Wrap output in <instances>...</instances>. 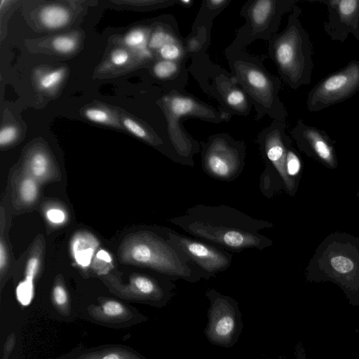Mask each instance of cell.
I'll return each instance as SVG.
<instances>
[{
	"mask_svg": "<svg viewBox=\"0 0 359 359\" xmlns=\"http://www.w3.org/2000/svg\"><path fill=\"white\" fill-rule=\"evenodd\" d=\"M194 238L238 253L255 248L262 250L273 241L260 231L273 227L269 221L255 219L226 205L198 204L169 219Z\"/></svg>",
	"mask_w": 359,
	"mask_h": 359,
	"instance_id": "obj_1",
	"label": "cell"
},
{
	"mask_svg": "<svg viewBox=\"0 0 359 359\" xmlns=\"http://www.w3.org/2000/svg\"><path fill=\"white\" fill-rule=\"evenodd\" d=\"M168 229H147L127 236L118 248L120 262L151 270L174 281L195 283L215 277L194 263L170 240Z\"/></svg>",
	"mask_w": 359,
	"mask_h": 359,
	"instance_id": "obj_2",
	"label": "cell"
},
{
	"mask_svg": "<svg viewBox=\"0 0 359 359\" xmlns=\"http://www.w3.org/2000/svg\"><path fill=\"white\" fill-rule=\"evenodd\" d=\"M301 9L294 6L285 30L277 39L274 56L287 83L294 89L311 83L314 67L313 45L299 17Z\"/></svg>",
	"mask_w": 359,
	"mask_h": 359,
	"instance_id": "obj_3",
	"label": "cell"
},
{
	"mask_svg": "<svg viewBox=\"0 0 359 359\" xmlns=\"http://www.w3.org/2000/svg\"><path fill=\"white\" fill-rule=\"evenodd\" d=\"M102 280L109 291L120 298L157 308L167 305L176 289L174 280L157 272L134 274L127 283L109 274L103 276Z\"/></svg>",
	"mask_w": 359,
	"mask_h": 359,
	"instance_id": "obj_4",
	"label": "cell"
},
{
	"mask_svg": "<svg viewBox=\"0 0 359 359\" xmlns=\"http://www.w3.org/2000/svg\"><path fill=\"white\" fill-rule=\"evenodd\" d=\"M210 306L204 333L208 341L224 348L233 346L238 340L243 325L238 303L217 290L208 289L205 294Z\"/></svg>",
	"mask_w": 359,
	"mask_h": 359,
	"instance_id": "obj_5",
	"label": "cell"
},
{
	"mask_svg": "<svg viewBox=\"0 0 359 359\" xmlns=\"http://www.w3.org/2000/svg\"><path fill=\"white\" fill-rule=\"evenodd\" d=\"M358 91L359 61L353 60L325 77L311 89L307 97V108L316 112L350 98Z\"/></svg>",
	"mask_w": 359,
	"mask_h": 359,
	"instance_id": "obj_6",
	"label": "cell"
},
{
	"mask_svg": "<svg viewBox=\"0 0 359 359\" xmlns=\"http://www.w3.org/2000/svg\"><path fill=\"white\" fill-rule=\"evenodd\" d=\"M244 156L241 147L224 140H214L203 150V170L215 180L233 181L243 172L245 166Z\"/></svg>",
	"mask_w": 359,
	"mask_h": 359,
	"instance_id": "obj_7",
	"label": "cell"
},
{
	"mask_svg": "<svg viewBox=\"0 0 359 359\" xmlns=\"http://www.w3.org/2000/svg\"><path fill=\"white\" fill-rule=\"evenodd\" d=\"M170 240L205 271L216 276L231 266L232 252L210 243L187 236L173 229H168Z\"/></svg>",
	"mask_w": 359,
	"mask_h": 359,
	"instance_id": "obj_8",
	"label": "cell"
},
{
	"mask_svg": "<svg viewBox=\"0 0 359 359\" xmlns=\"http://www.w3.org/2000/svg\"><path fill=\"white\" fill-rule=\"evenodd\" d=\"M83 314L95 324L114 329L130 327L148 320L136 308L109 297L99 298L96 304L88 306Z\"/></svg>",
	"mask_w": 359,
	"mask_h": 359,
	"instance_id": "obj_9",
	"label": "cell"
},
{
	"mask_svg": "<svg viewBox=\"0 0 359 359\" xmlns=\"http://www.w3.org/2000/svg\"><path fill=\"white\" fill-rule=\"evenodd\" d=\"M327 6V20L323 28L333 41L344 42L351 34L359 41V0L313 1Z\"/></svg>",
	"mask_w": 359,
	"mask_h": 359,
	"instance_id": "obj_10",
	"label": "cell"
},
{
	"mask_svg": "<svg viewBox=\"0 0 359 359\" xmlns=\"http://www.w3.org/2000/svg\"><path fill=\"white\" fill-rule=\"evenodd\" d=\"M292 134L300 150L308 156L330 169L337 167L334 142L325 130L306 125L299 120Z\"/></svg>",
	"mask_w": 359,
	"mask_h": 359,
	"instance_id": "obj_11",
	"label": "cell"
},
{
	"mask_svg": "<svg viewBox=\"0 0 359 359\" xmlns=\"http://www.w3.org/2000/svg\"><path fill=\"white\" fill-rule=\"evenodd\" d=\"M290 142L286 140L280 130H274L269 134L264 142V149L267 161L280 176L284 184V190L290 196H294L298 185L287 175L285 170L286 156Z\"/></svg>",
	"mask_w": 359,
	"mask_h": 359,
	"instance_id": "obj_12",
	"label": "cell"
},
{
	"mask_svg": "<svg viewBox=\"0 0 359 359\" xmlns=\"http://www.w3.org/2000/svg\"><path fill=\"white\" fill-rule=\"evenodd\" d=\"M54 359H147L135 348L120 344L77 347Z\"/></svg>",
	"mask_w": 359,
	"mask_h": 359,
	"instance_id": "obj_13",
	"label": "cell"
},
{
	"mask_svg": "<svg viewBox=\"0 0 359 359\" xmlns=\"http://www.w3.org/2000/svg\"><path fill=\"white\" fill-rule=\"evenodd\" d=\"M43 243L37 240L27 259L25 270V278L16 287L15 295L22 306H28L32 301L34 293V279L41 264Z\"/></svg>",
	"mask_w": 359,
	"mask_h": 359,
	"instance_id": "obj_14",
	"label": "cell"
},
{
	"mask_svg": "<svg viewBox=\"0 0 359 359\" xmlns=\"http://www.w3.org/2000/svg\"><path fill=\"white\" fill-rule=\"evenodd\" d=\"M98 247L99 241L97 238L88 231L76 233L70 242L72 258L83 269L88 268L91 264Z\"/></svg>",
	"mask_w": 359,
	"mask_h": 359,
	"instance_id": "obj_15",
	"label": "cell"
},
{
	"mask_svg": "<svg viewBox=\"0 0 359 359\" xmlns=\"http://www.w3.org/2000/svg\"><path fill=\"white\" fill-rule=\"evenodd\" d=\"M25 171L39 183L55 180L59 174L55 172L47 155L42 151L34 153L27 162Z\"/></svg>",
	"mask_w": 359,
	"mask_h": 359,
	"instance_id": "obj_16",
	"label": "cell"
},
{
	"mask_svg": "<svg viewBox=\"0 0 359 359\" xmlns=\"http://www.w3.org/2000/svg\"><path fill=\"white\" fill-rule=\"evenodd\" d=\"M39 182L24 171L16 184L15 198L18 205L34 204L39 196Z\"/></svg>",
	"mask_w": 359,
	"mask_h": 359,
	"instance_id": "obj_17",
	"label": "cell"
},
{
	"mask_svg": "<svg viewBox=\"0 0 359 359\" xmlns=\"http://www.w3.org/2000/svg\"><path fill=\"white\" fill-rule=\"evenodd\" d=\"M52 303L57 312L64 317L72 314L70 298L62 280H57L51 291Z\"/></svg>",
	"mask_w": 359,
	"mask_h": 359,
	"instance_id": "obj_18",
	"label": "cell"
},
{
	"mask_svg": "<svg viewBox=\"0 0 359 359\" xmlns=\"http://www.w3.org/2000/svg\"><path fill=\"white\" fill-rule=\"evenodd\" d=\"M259 188L262 193L269 198L285 189L282 180L271 166L267 167L261 175Z\"/></svg>",
	"mask_w": 359,
	"mask_h": 359,
	"instance_id": "obj_19",
	"label": "cell"
},
{
	"mask_svg": "<svg viewBox=\"0 0 359 359\" xmlns=\"http://www.w3.org/2000/svg\"><path fill=\"white\" fill-rule=\"evenodd\" d=\"M40 18L46 27L53 29L58 28L67 22L69 14L62 7L50 6L42 9Z\"/></svg>",
	"mask_w": 359,
	"mask_h": 359,
	"instance_id": "obj_20",
	"label": "cell"
},
{
	"mask_svg": "<svg viewBox=\"0 0 359 359\" xmlns=\"http://www.w3.org/2000/svg\"><path fill=\"white\" fill-rule=\"evenodd\" d=\"M275 9V1L259 0L255 1L251 9V18L256 26L264 25Z\"/></svg>",
	"mask_w": 359,
	"mask_h": 359,
	"instance_id": "obj_21",
	"label": "cell"
},
{
	"mask_svg": "<svg viewBox=\"0 0 359 359\" xmlns=\"http://www.w3.org/2000/svg\"><path fill=\"white\" fill-rule=\"evenodd\" d=\"M302 164L299 156L290 147L287 151L285 170L288 177L297 185L299 172L301 171Z\"/></svg>",
	"mask_w": 359,
	"mask_h": 359,
	"instance_id": "obj_22",
	"label": "cell"
},
{
	"mask_svg": "<svg viewBox=\"0 0 359 359\" xmlns=\"http://www.w3.org/2000/svg\"><path fill=\"white\" fill-rule=\"evenodd\" d=\"M246 81L251 88L258 91L265 92L269 86L271 87L266 75L255 69L247 72Z\"/></svg>",
	"mask_w": 359,
	"mask_h": 359,
	"instance_id": "obj_23",
	"label": "cell"
},
{
	"mask_svg": "<svg viewBox=\"0 0 359 359\" xmlns=\"http://www.w3.org/2000/svg\"><path fill=\"white\" fill-rule=\"evenodd\" d=\"M112 259L111 255L104 250H99L95 257L93 262V266L95 270L100 275H107V273L109 270L108 266L111 267Z\"/></svg>",
	"mask_w": 359,
	"mask_h": 359,
	"instance_id": "obj_24",
	"label": "cell"
},
{
	"mask_svg": "<svg viewBox=\"0 0 359 359\" xmlns=\"http://www.w3.org/2000/svg\"><path fill=\"white\" fill-rule=\"evenodd\" d=\"M178 66L174 61L161 60L154 67L155 75L160 79H166L173 75L177 70Z\"/></svg>",
	"mask_w": 359,
	"mask_h": 359,
	"instance_id": "obj_25",
	"label": "cell"
},
{
	"mask_svg": "<svg viewBox=\"0 0 359 359\" xmlns=\"http://www.w3.org/2000/svg\"><path fill=\"white\" fill-rule=\"evenodd\" d=\"M0 238V278H1V289L4 287V279L6 275L8 268V252L6 240L1 231Z\"/></svg>",
	"mask_w": 359,
	"mask_h": 359,
	"instance_id": "obj_26",
	"label": "cell"
},
{
	"mask_svg": "<svg viewBox=\"0 0 359 359\" xmlns=\"http://www.w3.org/2000/svg\"><path fill=\"white\" fill-rule=\"evenodd\" d=\"M174 42L175 40L171 35L163 31H157L151 36L149 46L153 49H160L163 46Z\"/></svg>",
	"mask_w": 359,
	"mask_h": 359,
	"instance_id": "obj_27",
	"label": "cell"
},
{
	"mask_svg": "<svg viewBox=\"0 0 359 359\" xmlns=\"http://www.w3.org/2000/svg\"><path fill=\"white\" fill-rule=\"evenodd\" d=\"M161 56L165 60L173 61L182 55L180 48L175 43H168L159 49Z\"/></svg>",
	"mask_w": 359,
	"mask_h": 359,
	"instance_id": "obj_28",
	"label": "cell"
},
{
	"mask_svg": "<svg viewBox=\"0 0 359 359\" xmlns=\"http://www.w3.org/2000/svg\"><path fill=\"white\" fill-rule=\"evenodd\" d=\"M75 41L68 36H58L53 41L54 48L61 53L72 51L75 47Z\"/></svg>",
	"mask_w": 359,
	"mask_h": 359,
	"instance_id": "obj_29",
	"label": "cell"
},
{
	"mask_svg": "<svg viewBox=\"0 0 359 359\" xmlns=\"http://www.w3.org/2000/svg\"><path fill=\"white\" fill-rule=\"evenodd\" d=\"M63 74L64 70L62 69L49 72L41 79L40 85L46 89L52 88L62 79Z\"/></svg>",
	"mask_w": 359,
	"mask_h": 359,
	"instance_id": "obj_30",
	"label": "cell"
},
{
	"mask_svg": "<svg viewBox=\"0 0 359 359\" xmlns=\"http://www.w3.org/2000/svg\"><path fill=\"white\" fill-rule=\"evenodd\" d=\"M145 39L144 33L140 30L135 29L128 33L125 37V43L132 47L140 46Z\"/></svg>",
	"mask_w": 359,
	"mask_h": 359,
	"instance_id": "obj_31",
	"label": "cell"
},
{
	"mask_svg": "<svg viewBox=\"0 0 359 359\" xmlns=\"http://www.w3.org/2000/svg\"><path fill=\"white\" fill-rule=\"evenodd\" d=\"M85 115L89 120L96 123H107L109 120L107 113L99 109H88L85 111Z\"/></svg>",
	"mask_w": 359,
	"mask_h": 359,
	"instance_id": "obj_32",
	"label": "cell"
},
{
	"mask_svg": "<svg viewBox=\"0 0 359 359\" xmlns=\"http://www.w3.org/2000/svg\"><path fill=\"white\" fill-rule=\"evenodd\" d=\"M227 103L234 107H239L245 102L244 93L239 90H232L226 95Z\"/></svg>",
	"mask_w": 359,
	"mask_h": 359,
	"instance_id": "obj_33",
	"label": "cell"
},
{
	"mask_svg": "<svg viewBox=\"0 0 359 359\" xmlns=\"http://www.w3.org/2000/svg\"><path fill=\"white\" fill-rule=\"evenodd\" d=\"M17 130L13 126H7L1 129L0 132V144L5 146L11 143L16 137Z\"/></svg>",
	"mask_w": 359,
	"mask_h": 359,
	"instance_id": "obj_34",
	"label": "cell"
},
{
	"mask_svg": "<svg viewBox=\"0 0 359 359\" xmlns=\"http://www.w3.org/2000/svg\"><path fill=\"white\" fill-rule=\"evenodd\" d=\"M16 345V336L13 332L11 333L6 338L3 349L1 359H9L10 355L13 351Z\"/></svg>",
	"mask_w": 359,
	"mask_h": 359,
	"instance_id": "obj_35",
	"label": "cell"
},
{
	"mask_svg": "<svg viewBox=\"0 0 359 359\" xmlns=\"http://www.w3.org/2000/svg\"><path fill=\"white\" fill-rule=\"evenodd\" d=\"M123 124L125 127L135 136L140 138H145L147 137V133L144 129L133 120L126 118L123 121Z\"/></svg>",
	"mask_w": 359,
	"mask_h": 359,
	"instance_id": "obj_36",
	"label": "cell"
},
{
	"mask_svg": "<svg viewBox=\"0 0 359 359\" xmlns=\"http://www.w3.org/2000/svg\"><path fill=\"white\" fill-rule=\"evenodd\" d=\"M46 215L47 219L55 224H62L66 219L65 213L58 208H50L47 210Z\"/></svg>",
	"mask_w": 359,
	"mask_h": 359,
	"instance_id": "obj_37",
	"label": "cell"
},
{
	"mask_svg": "<svg viewBox=\"0 0 359 359\" xmlns=\"http://www.w3.org/2000/svg\"><path fill=\"white\" fill-rule=\"evenodd\" d=\"M128 53L121 49L115 50L111 56L112 62L118 66L124 65L128 60Z\"/></svg>",
	"mask_w": 359,
	"mask_h": 359,
	"instance_id": "obj_38",
	"label": "cell"
},
{
	"mask_svg": "<svg viewBox=\"0 0 359 359\" xmlns=\"http://www.w3.org/2000/svg\"><path fill=\"white\" fill-rule=\"evenodd\" d=\"M226 3L224 0H210L208 1L211 6L218 7L222 6L223 4Z\"/></svg>",
	"mask_w": 359,
	"mask_h": 359,
	"instance_id": "obj_39",
	"label": "cell"
},
{
	"mask_svg": "<svg viewBox=\"0 0 359 359\" xmlns=\"http://www.w3.org/2000/svg\"><path fill=\"white\" fill-rule=\"evenodd\" d=\"M182 3L183 4H189L191 3V1L188 0V1H184V0H182L181 1Z\"/></svg>",
	"mask_w": 359,
	"mask_h": 359,
	"instance_id": "obj_40",
	"label": "cell"
},
{
	"mask_svg": "<svg viewBox=\"0 0 359 359\" xmlns=\"http://www.w3.org/2000/svg\"><path fill=\"white\" fill-rule=\"evenodd\" d=\"M358 196H359V191H358Z\"/></svg>",
	"mask_w": 359,
	"mask_h": 359,
	"instance_id": "obj_41",
	"label": "cell"
}]
</instances>
